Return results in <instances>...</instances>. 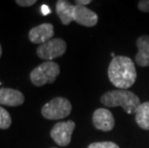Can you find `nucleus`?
I'll return each instance as SVG.
<instances>
[{
    "label": "nucleus",
    "instance_id": "4468645a",
    "mask_svg": "<svg viewBox=\"0 0 149 148\" xmlns=\"http://www.w3.org/2000/svg\"><path fill=\"white\" fill-rule=\"evenodd\" d=\"M12 124V118L7 110L0 106V129H8Z\"/></svg>",
    "mask_w": 149,
    "mask_h": 148
},
{
    "label": "nucleus",
    "instance_id": "2eb2a0df",
    "mask_svg": "<svg viewBox=\"0 0 149 148\" xmlns=\"http://www.w3.org/2000/svg\"><path fill=\"white\" fill-rule=\"evenodd\" d=\"M88 148H119V146L113 141H98L91 143Z\"/></svg>",
    "mask_w": 149,
    "mask_h": 148
},
{
    "label": "nucleus",
    "instance_id": "f8f14e48",
    "mask_svg": "<svg viewBox=\"0 0 149 148\" xmlns=\"http://www.w3.org/2000/svg\"><path fill=\"white\" fill-rule=\"evenodd\" d=\"M74 6L65 0H59L56 3V12L58 17L64 25L70 24L73 21V11Z\"/></svg>",
    "mask_w": 149,
    "mask_h": 148
},
{
    "label": "nucleus",
    "instance_id": "6e6552de",
    "mask_svg": "<svg viewBox=\"0 0 149 148\" xmlns=\"http://www.w3.org/2000/svg\"><path fill=\"white\" fill-rule=\"evenodd\" d=\"M54 36V26L50 23H42L33 27L29 31V40L31 42L38 43V44H43L48 40H52Z\"/></svg>",
    "mask_w": 149,
    "mask_h": 148
},
{
    "label": "nucleus",
    "instance_id": "0eeeda50",
    "mask_svg": "<svg viewBox=\"0 0 149 148\" xmlns=\"http://www.w3.org/2000/svg\"><path fill=\"white\" fill-rule=\"evenodd\" d=\"M93 123L98 130L109 132L112 131L115 127V118L108 109L99 108L93 112Z\"/></svg>",
    "mask_w": 149,
    "mask_h": 148
},
{
    "label": "nucleus",
    "instance_id": "9b49d317",
    "mask_svg": "<svg viewBox=\"0 0 149 148\" xmlns=\"http://www.w3.org/2000/svg\"><path fill=\"white\" fill-rule=\"evenodd\" d=\"M138 53L135 61L139 67H149V36L143 35L137 40Z\"/></svg>",
    "mask_w": 149,
    "mask_h": 148
},
{
    "label": "nucleus",
    "instance_id": "ddd939ff",
    "mask_svg": "<svg viewBox=\"0 0 149 148\" xmlns=\"http://www.w3.org/2000/svg\"><path fill=\"white\" fill-rule=\"evenodd\" d=\"M135 118L139 128L149 130V102H143L138 107L135 113Z\"/></svg>",
    "mask_w": 149,
    "mask_h": 148
},
{
    "label": "nucleus",
    "instance_id": "20e7f679",
    "mask_svg": "<svg viewBox=\"0 0 149 148\" xmlns=\"http://www.w3.org/2000/svg\"><path fill=\"white\" fill-rule=\"evenodd\" d=\"M71 110L72 106L68 99L64 97H55L42 107V115L46 119L56 120L68 116Z\"/></svg>",
    "mask_w": 149,
    "mask_h": 148
},
{
    "label": "nucleus",
    "instance_id": "1a4fd4ad",
    "mask_svg": "<svg viewBox=\"0 0 149 148\" xmlns=\"http://www.w3.org/2000/svg\"><path fill=\"white\" fill-rule=\"evenodd\" d=\"M73 21L86 27H93L98 22V15L86 6L75 5L73 11Z\"/></svg>",
    "mask_w": 149,
    "mask_h": 148
},
{
    "label": "nucleus",
    "instance_id": "39448f33",
    "mask_svg": "<svg viewBox=\"0 0 149 148\" xmlns=\"http://www.w3.org/2000/svg\"><path fill=\"white\" fill-rule=\"evenodd\" d=\"M65 51L66 42L60 38H56L38 47L37 55L40 59L46 60V62H52L53 59L64 55Z\"/></svg>",
    "mask_w": 149,
    "mask_h": 148
},
{
    "label": "nucleus",
    "instance_id": "aec40b11",
    "mask_svg": "<svg viewBox=\"0 0 149 148\" xmlns=\"http://www.w3.org/2000/svg\"><path fill=\"white\" fill-rule=\"evenodd\" d=\"M2 55V47H1V44H0V57H1Z\"/></svg>",
    "mask_w": 149,
    "mask_h": 148
},
{
    "label": "nucleus",
    "instance_id": "6ab92c4d",
    "mask_svg": "<svg viewBox=\"0 0 149 148\" xmlns=\"http://www.w3.org/2000/svg\"><path fill=\"white\" fill-rule=\"evenodd\" d=\"M42 14L44 15H48L50 14V9L47 7L46 5H43L42 7Z\"/></svg>",
    "mask_w": 149,
    "mask_h": 148
},
{
    "label": "nucleus",
    "instance_id": "f3484780",
    "mask_svg": "<svg viewBox=\"0 0 149 148\" xmlns=\"http://www.w3.org/2000/svg\"><path fill=\"white\" fill-rule=\"evenodd\" d=\"M15 3L20 7H30V6L36 4L37 1L36 0H17Z\"/></svg>",
    "mask_w": 149,
    "mask_h": 148
},
{
    "label": "nucleus",
    "instance_id": "f257e3e1",
    "mask_svg": "<svg viewBox=\"0 0 149 148\" xmlns=\"http://www.w3.org/2000/svg\"><path fill=\"white\" fill-rule=\"evenodd\" d=\"M108 76L111 83L117 89H129L137 80L134 62L126 56H116L110 63Z\"/></svg>",
    "mask_w": 149,
    "mask_h": 148
},
{
    "label": "nucleus",
    "instance_id": "f03ea898",
    "mask_svg": "<svg viewBox=\"0 0 149 148\" xmlns=\"http://www.w3.org/2000/svg\"><path fill=\"white\" fill-rule=\"evenodd\" d=\"M100 101L106 107H121L129 115L136 113L141 105V100L134 92L128 90H115L107 91L101 96Z\"/></svg>",
    "mask_w": 149,
    "mask_h": 148
},
{
    "label": "nucleus",
    "instance_id": "7ed1b4c3",
    "mask_svg": "<svg viewBox=\"0 0 149 148\" xmlns=\"http://www.w3.org/2000/svg\"><path fill=\"white\" fill-rule=\"evenodd\" d=\"M60 74V67L54 62H44L35 67L30 73V80L33 85L42 87L45 84H52Z\"/></svg>",
    "mask_w": 149,
    "mask_h": 148
},
{
    "label": "nucleus",
    "instance_id": "423d86ee",
    "mask_svg": "<svg viewBox=\"0 0 149 148\" xmlns=\"http://www.w3.org/2000/svg\"><path fill=\"white\" fill-rule=\"evenodd\" d=\"M75 123L72 120L58 122L50 131L52 140L60 146H66L70 143L72 133L75 129Z\"/></svg>",
    "mask_w": 149,
    "mask_h": 148
},
{
    "label": "nucleus",
    "instance_id": "a211bd4d",
    "mask_svg": "<svg viewBox=\"0 0 149 148\" xmlns=\"http://www.w3.org/2000/svg\"><path fill=\"white\" fill-rule=\"evenodd\" d=\"M76 5H81V6H86L88 4H91V0H76L75 1Z\"/></svg>",
    "mask_w": 149,
    "mask_h": 148
},
{
    "label": "nucleus",
    "instance_id": "9d476101",
    "mask_svg": "<svg viewBox=\"0 0 149 148\" xmlns=\"http://www.w3.org/2000/svg\"><path fill=\"white\" fill-rule=\"evenodd\" d=\"M24 102V95L21 91L14 89H0V104L9 107H17Z\"/></svg>",
    "mask_w": 149,
    "mask_h": 148
},
{
    "label": "nucleus",
    "instance_id": "dca6fc26",
    "mask_svg": "<svg viewBox=\"0 0 149 148\" xmlns=\"http://www.w3.org/2000/svg\"><path fill=\"white\" fill-rule=\"evenodd\" d=\"M138 8L143 13H149V0H141L138 4Z\"/></svg>",
    "mask_w": 149,
    "mask_h": 148
}]
</instances>
